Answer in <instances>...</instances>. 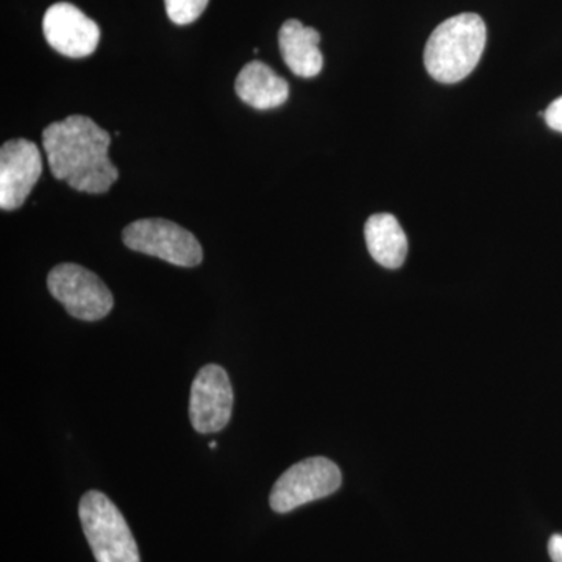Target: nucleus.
Wrapping results in <instances>:
<instances>
[{
    "label": "nucleus",
    "instance_id": "1a4fd4ad",
    "mask_svg": "<svg viewBox=\"0 0 562 562\" xmlns=\"http://www.w3.org/2000/svg\"><path fill=\"white\" fill-rule=\"evenodd\" d=\"M43 32L52 49L69 58L90 57L101 40L99 25L68 2L55 3L46 11Z\"/></svg>",
    "mask_w": 562,
    "mask_h": 562
},
{
    "label": "nucleus",
    "instance_id": "7ed1b4c3",
    "mask_svg": "<svg viewBox=\"0 0 562 562\" xmlns=\"http://www.w3.org/2000/svg\"><path fill=\"white\" fill-rule=\"evenodd\" d=\"M79 516L95 561L140 562L131 528L105 494L87 492L80 501Z\"/></svg>",
    "mask_w": 562,
    "mask_h": 562
},
{
    "label": "nucleus",
    "instance_id": "0eeeda50",
    "mask_svg": "<svg viewBox=\"0 0 562 562\" xmlns=\"http://www.w3.org/2000/svg\"><path fill=\"white\" fill-rule=\"evenodd\" d=\"M233 390L227 372L217 364H206L191 386L190 417L192 427L202 435L217 432L232 419Z\"/></svg>",
    "mask_w": 562,
    "mask_h": 562
},
{
    "label": "nucleus",
    "instance_id": "9d476101",
    "mask_svg": "<svg viewBox=\"0 0 562 562\" xmlns=\"http://www.w3.org/2000/svg\"><path fill=\"white\" fill-rule=\"evenodd\" d=\"M281 57L288 68L299 77L312 79L324 68L319 49L321 33L305 27L301 21L290 20L281 25L279 33Z\"/></svg>",
    "mask_w": 562,
    "mask_h": 562
},
{
    "label": "nucleus",
    "instance_id": "ddd939ff",
    "mask_svg": "<svg viewBox=\"0 0 562 562\" xmlns=\"http://www.w3.org/2000/svg\"><path fill=\"white\" fill-rule=\"evenodd\" d=\"M210 0H165L166 13L177 25H188L201 18Z\"/></svg>",
    "mask_w": 562,
    "mask_h": 562
},
{
    "label": "nucleus",
    "instance_id": "f257e3e1",
    "mask_svg": "<svg viewBox=\"0 0 562 562\" xmlns=\"http://www.w3.org/2000/svg\"><path fill=\"white\" fill-rule=\"evenodd\" d=\"M110 143L109 132L80 114L52 122L43 132L52 176L88 194H103L120 179L109 158Z\"/></svg>",
    "mask_w": 562,
    "mask_h": 562
},
{
    "label": "nucleus",
    "instance_id": "20e7f679",
    "mask_svg": "<svg viewBox=\"0 0 562 562\" xmlns=\"http://www.w3.org/2000/svg\"><path fill=\"white\" fill-rule=\"evenodd\" d=\"M122 241L128 249L160 258L181 268H194L203 260V250L198 238L172 221L132 222L122 232Z\"/></svg>",
    "mask_w": 562,
    "mask_h": 562
},
{
    "label": "nucleus",
    "instance_id": "423d86ee",
    "mask_svg": "<svg viewBox=\"0 0 562 562\" xmlns=\"http://www.w3.org/2000/svg\"><path fill=\"white\" fill-rule=\"evenodd\" d=\"M341 483V471L335 462L327 458H308L292 465L277 480L269 502L273 512L290 513L306 503L335 494Z\"/></svg>",
    "mask_w": 562,
    "mask_h": 562
},
{
    "label": "nucleus",
    "instance_id": "9b49d317",
    "mask_svg": "<svg viewBox=\"0 0 562 562\" xmlns=\"http://www.w3.org/2000/svg\"><path fill=\"white\" fill-rule=\"evenodd\" d=\"M235 91L244 103L257 110L279 109L290 98V85L261 61L244 66L235 81Z\"/></svg>",
    "mask_w": 562,
    "mask_h": 562
},
{
    "label": "nucleus",
    "instance_id": "f03ea898",
    "mask_svg": "<svg viewBox=\"0 0 562 562\" xmlns=\"http://www.w3.org/2000/svg\"><path fill=\"white\" fill-rule=\"evenodd\" d=\"M486 46V24L479 14L462 13L436 27L425 46L428 74L439 83L464 80L482 58Z\"/></svg>",
    "mask_w": 562,
    "mask_h": 562
},
{
    "label": "nucleus",
    "instance_id": "2eb2a0df",
    "mask_svg": "<svg viewBox=\"0 0 562 562\" xmlns=\"http://www.w3.org/2000/svg\"><path fill=\"white\" fill-rule=\"evenodd\" d=\"M549 553L553 562H562V536L554 535L550 538Z\"/></svg>",
    "mask_w": 562,
    "mask_h": 562
},
{
    "label": "nucleus",
    "instance_id": "4468645a",
    "mask_svg": "<svg viewBox=\"0 0 562 562\" xmlns=\"http://www.w3.org/2000/svg\"><path fill=\"white\" fill-rule=\"evenodd\" d=\"M543 117H546L547 125H549L550 128L562 133V98L557 99V101L546 110Z\"/></svg>",
    "mask_w": 562,
    "mask_h": 562
},
{
    "label": "nucleus",
    "instance_id": "dca6fc26",
    "mask_svg": "<svg viewBox=\"0 0 562 562\" xmlns=\"http://www.w3.org/2000/svg\"><path fill=\"white\" fill-rule=\"evenodd\" d=\"M210 447H211V449H214V447H216V442H214V441L210 442Z\"/></svg>",
    "mask_w": 562,
    "mask_h": 562
},
{
    "label": "nucleus",
    "instance_id": "6e6552de",
    "mask_svg": "<svg viewBox=\"0 0 562 562\" xmlns=\"http://www.w3.org/2000/svg\"><path fill=\"white\" fill-rule=\"evenodd\" d=\"M41 173L43 158L35 143L7 140L0 149V209L13 211L24 205Z\"/></svg>",
    "mask_w": 562,
    "mask_h": 562
},
{
    "label": "nucleus",
    "instance_id": "f8f14e48",
    "mask_svg": "<svg viewBox=\"0 0 562 562\" xmlns=\"http://www.w3.org/2000/svg\"><path fill=\"white\" fill-rule=\"evenodd\" d=\"M366 244L373 260L383 268L398 269L408 254V238L392 214H373L366 222Z\"/></svg>",
    "mask_w": 562,
    "mask_h": 562
},
{
    "label": "nucleus",
    "instance_id": "39448f33",
    "mask_svg": "<svg viewBox=\"0 0 562 562\" xmlns=\"http://www.w3.org/2000/svg\"><path fill=\"white\" fill-rule=\"evenodd\" d=\"M47 288L76 319L101 321L113 310V294L106 284L94 272L74 262H63L52 269Z\"/></svg>",
    "mask_w": 562,
    "mask_h": 562
}]
</instances>
